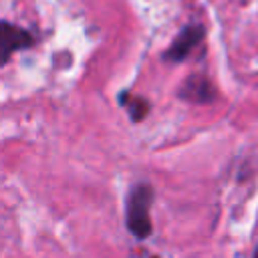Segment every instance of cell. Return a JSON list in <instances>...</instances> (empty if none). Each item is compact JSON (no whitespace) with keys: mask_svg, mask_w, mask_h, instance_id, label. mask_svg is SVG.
I'll list each match as a JSON object with an SVG mask.
<instances>
[{"mask_svg":"<svg viewBox=\"0 0 258 258\" xmlns=\"http://www.w3.org/2000/svg\"><path fill=\"white\" fill-rule=\"evenodd\" d=\"M177 97L191 105H210L216 101L218 93L208 75L194 73L181 83V87L177 89Z\"/></svg>","mask_w":258,"mask_h":258,"instance_id":"277c9868","label":"cell"},{"mask_svg":"<svg viewBox=\"0 0 258 258\" xmlns=\"http://www.w3.org/2000/svg\"><path fill=\"white\" fill-rule=\"evenodd\" d=\"M204 38H206V26L202 22H189V24H185L175 34V38L169 42V46L163 50L161 60L163 62H171V64L185 62L196 52V48L202 46Z\"/></svg>","mask_w":258,"mask_h":258,"instance_id":"7a4b0ae2","label":"cell"},{"mask_svg":"<svg viewBox=\"0 0 258 258\" xmlns=\"http://www.w3.org/2000/svg\"><path fill=\"white\" fill-rule=\"evenodd\" d=\"M117 101H119V105L125 109L127 117H129L133 123H141V121L149 115V111H151V103H149L145 97L133 95V93H129V91H121V93L117 95Z\"/></svg>","mask_w":258,"mask_h":258,"instance_id":"5b68a950","label":"cell"},{"mask_svg":"<svg viewBox=\"0 0 258 258\" xmlns=\"http://www.w3.org/2000/svg\"><path fill=\"white\" fill-rule=\"evenodd\" d=\"M36 42H38L36 36L28 28L12 24L10 20H2L0 22V62H2V67L8 64L12 54L28 50Z\"/></svg>","mask_w":258,"mask_h":258,"instance_id":"3957f363","label":"cell"},{"mask_svg":"<svg viewBox=\"0 0 258 258\" xmlns=\"http://www.w3.org/2000/svg\"><path fill=\"white\" fill-rule=\"evenodd\" d=\"M252 258H258V244H256V248H254V256Z\"/></svg>","mask_w":258,"mask_h":258,"instance_id":"8992f818","label":"cell"},{"mask_svg":"<svg viewBox=\"0 0 258 258\" xmlns=\"http://www.w3.org/2000/svg\"><path fill=\"white\" fill-rule=\"evenodd\" d=\"M153 187L147 181H137L125 196V228L135 240H147L153 234L151 222Z\"/></svg>","mask_w":258,"mask_h":258,"instance_id":"6da1fadb","label":"cell"}]
</instances>
